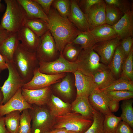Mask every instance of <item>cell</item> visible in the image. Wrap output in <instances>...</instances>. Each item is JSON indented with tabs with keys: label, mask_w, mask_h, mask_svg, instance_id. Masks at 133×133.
Here are the masks:
<instances>
[{
	"label": "cell",
	"mask_w": 133,
	"mask_h": 133,
	"mask_svg": "<svg viewBox=\"0 0 133 133\" xmlns=\"http://www.w3.org/2000/svg\"><path fill=\"white\" fill-rule=\"evenodd\" d=\"M121 121L120 117L112 113L105 116L103 122L104 133H115L119 122Z\"/></svg>",
	"instance_id": "d590c367"
},
{
	"label": "cell",
	"mask_w": 133,
	"mask_h": 133,
	"mask_svg": "<svg viewBox=\"0 0 133 133\" xmlns=\"http://www.w3.org/2000/svg\"><path fill=\"white\" fill-rule=\"evenodd\" d=\"M52 5L60 15L68 18L70 12V0H54Z\"/></svg>",
	"instance_id": "f35d334b"
},
{
	"label": "cell",
	"mask_w": 133,
	"mask_h": 133,
	"mask_svg": "<svg viewBox=\"0 0 133 133\" xmlns=\"http://www.w3.org/2000/svg\"><path fill=\"white\" fill-rule=\"evenodd\" d=\"M71 43L80 47L82 50L92 49L96 43L89 31H80Z\"/></svg>",
	"instance_id": "f1b7e54d"
},
{
	"label": "cell",
	"mask_w": 133,
	"mask_h": 133,
	"mask_svg": "<svg viewBox=\"0 0 133 133\" xmlns=\"http://www.w3.org/2000/svg\"><path fill=\"white\" fill-rule=\"evenodd\" d=\"M24 26L30 29L39 38L49 30L47 22L39 18H27Z\"/></svg>",
	"instance_id": "4316f807"
},
{
	"label": "cell",
	"mask_w": 133,
	"mask_h": 133,
	"mask_svg": "<svg viewBox=\"0 0 133 133\" xmlns=\"http://www.w3.org/2000/svg\"><path fill=\"white\" fill-rule=\"evenodd\" d=\"M4 116H0V133H9L4 123Z\"/></svg>",
	"instance_id": "c3c4849f"
},
{
	"label": "cell",
	"mask_w": 133,
	"mask_h": 133,
	"mask_svg": "<svg viewBox=\"0 0 133 133\" xmlns=\"http://www.w3.org/2000/svg\"><path fill=\"white\" fill-rule=\"evenodd\" d=\"M89 31L96 43L118 37L112 26L106 24L91 28Z\"/></svg>",
	"instance_id": "603a6c76"
},
{
	"label": "cell",
	"mask_w": 133,
	"mask_h": 133,
	"mask_svg": "<svg viewBox=\"0 0 133 133\" xmlns=\"http://www.w3.org/2000/svg\"><path fill=\"white\" fill-rule=\"evenodd\" d=\"M74 76L76 96L88 97L97 88L93 77L86 75L78 69L73 73Z\"/></svg>",
	"instance_id": "5bb4252c"
},
{
	"label": "cell",
	"mask_w": 133,
	"mask_h": 133,
	"mask_svg": "<svg viewBox=\"0 0 133 133\" xmlns=\"http://www.w3.org/2000/svg\"><path fill=\"white\" fill-rule=\"evenodd\" d=\"M119 102L110 99L108 107L111 113L116 112L118 110L119 107Z\"/></svg>",
	"instance_id": "bcb514c9"
},
{
	"label": "cell",
	"mask_w": 133,
	"mask_h": 133,
	"mask_svg": "<svg viewBox=\"0 0 133 133\" xmlns=\"http://www.w3.org/2000/svg\"><path fill=\"white\" fill-rule=\"evenodd\" d=\"M123 15L117 7L112 4H106V24L113 25L119 20Z\"/></svg>",
	"instance_id": "d6a6232c"
},
{
	"label": "cell",
	"mask_w": 133,
	"mask_h": 133,
	"mask_svg": "<svg viewBox=\"0 0 133 133\" xmlns=\"http://www.w3.org/2000/svg\"><path fill=\"white\" fill-rule=\"evenodd\" d=\"M1 71L0 69V73H1Z\"/></svg>",
	"instance_id": "9f6ffc18"
},
{
	"label": "cell",
	"mask_w": 133,
	"mask_h": 133,
	"mask_svg": "<svg viewBox=\"0 0 133 133\" xmlns=\"http://www.w3.org/2000/svg\"><path fill=\"white\" fill-rule=\"evenodd\" d=\"M93 122V119L86 118L74 112H70L55 117L52 129L63 128L68 131L84 133Z\"/></svg>",
	"instance_id": "277c9868"
},
{
	"label": "cell",
	"mask_w": 133,
	"mask_h": 133,
	"mask_svg": "<svg viewBox=\"0 0 133 133\" xmlns=\"http://www.w3.org/2000/svg\"><path fill=\"white\" fill-rule=\"evenodd\" d=\"M7 69V65L4 57L0 53V69L3 70Z\"/></svg>",
	"instance_id": "681fc988"
},
{
	"label": "cell",
	"mask_w": 133,
	"mask_h": 133,
	"mask_svg": "<svg viewBox=\"0 0 133 133\" xmlns=\"http://www.w3.org/2000/svg\"><path fill=\"white\" fill-rule=\"evenodd\" d=\"M8 71V77L3 85L0 87L3 98L1 104H4L26 83L16 69L13 62L7 63Z\"/></svg>",
	"instance_id": "52a82bcc"
},
{
	"label": "cell",
	"mask_w": 133,
	"mask_h": 133,
	"mask_svg": "<svg viewBox=\"0 0 133 133\" xmlns=\"http://www.w3.org/2000/svg\"><path fill=\"white\" fill-rule=\"evenodd\" d=\"M51 131L49 132L45 133H51Z\"/></svg>",
	"instance_id": "11a10c76"
},
{
	"label": "cell",
	"mask_w": 133,
	"mask_h": 133,
	"mask_svg": "<svg viewBox=\"0 0 133 133\" xmlns=\"http://www.w3.org/2000/svg\"><path fill=\"white\" fill-rule=\"evenodd\" d=\"M105 92L110 100L119 102L133 98V92L130 91L112 90Z\"/></svg>",
	"instance_id": "ab89813d"
},
{
	"label": "cell",
	"mask_w": 133,
	"mask_h": 133,
	"mask_svg": "<svg viewBox=\"0 0 133 133\" xmlns=\"http://www.w3.org/2000/svg\"><path fill=\"white\" fill-rule=\"evenodd\" d=\"M133 38L129 37L121 40L120 45L123 51L127 57L133 47Z\"/></svg>",
	"instance_id": "7bdbcfd3"
},
{
	"label": "cell",
	"mask_w": 133,
	"mask_h": 133,
	"mask_svg": "<svg viewBox=\"0 0 133 133\" xmlns=\"http://www.w3.org/2000/svg\"><path fill=\"white\" fill-rule=\"evenodd\" d=\"M120 77L126 78L133 82V47L123 62Z\"/></svg>",
	"instance_id": "e575fe53"
},
{
	"label": "cell",
	"mask_w": 133,
	"mask_h": 133,
	"mask_svg": "<svg viewBox=\"0 0 133 133\" xmlns=\"http://www.w3.org/2000/svg\"><path fill=\"white\" fill-rule=\"evenodd\" d=\"M93 78L97 88L100 90L108 87L116 79L108 68L98 72L93 75Z\"/></svg>",
	"instance_id": "484cf974"
},
{
	"label": "cell",
	"mask_w": 133,
	"mask_h": 133,
	"mask_svg": "<svg viewBox=\"0 0 133 133\" xmlns=\"http://www.w3.org/2000/svg\"><path fill=\"white\" fill-rule=\"evenodd\" d=\"M47 104L51 115L54 117L64 115L71 111V104L53 94L51 95Z\"/></svg>",
	"instance_id": "cb8c5ba5"
},
{
	"label": "cell",
	"mask_w": 133,
	"mask_h": 133,
	"mask_svg": "<svg viewBox=\"0 0 133 133\" xmlns=\"http://www.w3.org/2000/svg\"><path fill=\"white\" fill-rule=\"evenodd\" d=\"M120 44L116 49L113 56L107 65L116 79L120 75L122 65L126 57Z\"/></svg>",
	"instance_id": "d4e9b609"
},
{
	"label": "cell",
	"mask_w": 133,
	"mask_h": 133,
	"mask_svg": "<svg viewBox=\"0 0 133 133\" xmlns=\"http://www.w3.org/2000/svg\"><path fill=\"white\" fill-rule=\"evenodd\" d=\"M31 121L29 109L23 110L20 115L18 133H31Z\"/></svg>",
	"instance_id": "74e56055"
},
{
	"label": "cell",
	"mask_w": 133,
	"mask_h": 133,
	"mask_svg": "<svg viewBox=\"0 0 133 133\" xmlns=\"http://www.w3.org/2000/svg\"><path fill=\"white\" fill-rule=\"evenodd\" d=\"M107 4L113 5L118 8L124 14L133 10V4L128 0H105Z\"/></svg>",
	"instance_id": "60d3db41"
},
{
	"label": "cell",
	"mask_w": 133,
	"mask_h": 133,
	"mask_svg": "<svg viewBox=\"0 0 133 133\" xmlns=\"http://www.w3.org/2000/svg\"><path fill=\"white\" fill-rule=\"evenodd\" d=\"M115 133H133V129L127 123L121 121L118 125Z\"/></svg>",
	"instance_id": "ee69618b"
},
{
	"label": "cell",
	"mask_w": 133,
	"mask_h": 133,
	"mask_svg": "<svg viewBox=\"0 0 133 133\" xmlns=\"http://www.w3.org/2000/svg\"><path fill=\"white\" fill-rule=\"evenodd\" d=\"M38 70L40 72L48 74L73 73L78 69L76 62H70L64 58L62 53L56 59L49 62H39Z\"/></svg>",
	"instance_id": "ba28073f"
},
{
	"label": "cell",
	"mask_w": 133,
	"mask_h": 133,
	"mask_svg": "<svg viewBox=\"0 0 133 133\" xmlns=\"http://www.w3.org/2000/svg\"><path fill=\"white\" fill-rule=\"evenodd\" d=\"M67 133H80L79 132H77L69 131Z\"/></svg>",
	"instance_id": "f5cc1de1"
},
{
	"label": "cell",
	"mask_w": 133,
	"mask_h": 133,
	"mask_svg": "<svg viewBox=\"0 0 133 133\" xmlns=\"http://www.w3.org/2000/svg\"><path fill=\"white\" fill-rule=\"evenodd\" d=\"M69 131L65 128H59L52 130L51 133H67Z\"/></svg>",
	"instance_id": "f907efd6"
},
{
	"label": "cell",
	"mask_w": 133,
	"mask_h": 133,
	"mask_svg": "<svg viewBox=\"0 0 133 133\" xmlns=\"http://www.w3.org/2000/svg\"><path fill=\"white\" fill-rule=\"evenodd\" d=\"M71 110L86 118L93 119L94 109L89 101L88 97L76 96L71 104Z\"/></svg>",
	"instance_id": "7402d4cb"
},
{
	"label": "cell",
	"mask_w": 133,
	"mask_h": 133,
	"mask_svg": "<svg viewBox=\"0 0 133 133\" xmlns=\"http://www.w3.org/2000/svg\"><path fill=\"white\" fill-rule=\"evenodd\" d=\"M22 94L28 103L43 106L47 104L51 94V90L50 86L34 90L22 88Z\"/></svg>",
	"instance_id": "7c38bea8"
},
{
	"label": "cell",
	"mask_w": 133,
	"mask_h": 133,
	"mask_svg": "<svg viewBox=\"0 0 133 133\" xmlns=\"http://www.w3.org/2000/svg\"><path fill=\"white\" fill-rule=\"evenodd\" d=\"M17 33L19 40L23 47L30 52H35L39 44L40 38L25 26L21 28Z\"/></svg>",
	"instance_id": "d6986e66"
},
{
	"label": "cell",
	"mask_w": 133,
	"mask_h": 133,
	"mask_svg": "<svg viewBox=\"0 0 133 133\" xmlns=\"http://www.w3.org/2000/svg\"><path fill=\"white\" fill-rule=\"evenodd\" d=\"M19 42L17 32L12 33L0 45V53L6 63L13 62L14 54Z\"/></svg>",
	"instance_id": "44dd1931"
},
{
	"label": "cell",
	"mask_w": 133,
	"mask_h": 133,
	"mask_svg": "<svg viewBox=\"0 0 133 133\" xmlns=\"http://www.w3.org/2000/svg\"><path fill=\"white\" fill-rule=\"evenodd\" d=\"M32 105L33 109H29L32 122L31 133H45L52 130L55 117L50 110L42 106Z\"/></svg>",
	"instance_id": "8992f818"
},
{
	"label": "cell",
	"mask_w": 133,
	"mask_h": 133,
	"mask_svg": "<svg viewBox=\"0 0 133 133\" xmlns=\"http://www.w3.org/2000/svg\"><path fill=\"white\" fill-rule=\"evenodd\" d=\"M18 111L11 112L4 116V123L9 133H18L21 115Z\"/></svg>",
	"instance_id": "f546056e"
},
{
	"label": "cell",
	"mask_w": 133,
	"mask_h": 133,
	"mask_svg": "<svg viewBox=\"0 0 133 133\" xmlns=\"http://www.w3.org/2000/svg\"><path fill=\"white\" fill-rule=\"evenodd\" d=\"M106 4L104 0L94 5L85 13L87 20L91 28L106 24Z\"/></svg>",
	"instance_id": "ac0fdd59"
},
{
	"label": "cell",
	"mask_w": 133,
	"mask_h": 133,
	"mask_svg": "<svg viewBox=\"0 0 133 133\" xmlns=\"http://www.w3.org/2000/svg\"><path fill=\"white\" fill-rule=\"evenodd\" d=\"M76 62L78 69L92 77L98 72L108 68L107 66L101 62L99 56L92 48L82 50Z\"/></svg>",
	"instance_id": "5b68a950"
},
{
	"label": "cell",
	"mask_w": 133,
	"mask_h": 133,
	"mask_svg": "<svg viewBox=\"0 0 133 133\" xmlns=\"http://www.w3.org/2000/svg\"><path fill=\"white\" fill-rule=\"evenodd\" d=\"M3 98L2 93L0 88V103L1 102Z\"/></svg>",
	"instance_id": "816d5d0a"
},
{
	"label": "cell",
	"mask_w": 133,
	"mask_h": 133,
	"mask_svg": "<svg viewBox=\"0 0 133 133\" xmlns=\"http://www.w3.org/2000/svg\"><path fill=\"white\" fill-rule=\"evenodd\" d=\"M26 13L28 19L39 18L48 22V16L40 5L34 0H17Z\"/></svg>",
	"instance_id": "ffe728a7"
},
{
	"label": "cell",
	"mask_w": 133,
	"mask_h": 133,
	"mask_svg": "<svg viewBox=\"0 0 133 133\" xmlns=\"http://www.w3.org/2000/svg\"><path fill=\"white\" fill-rule=\"evenodd\" d=\"M5 12L0 24V28L11 33L17 32L24 26L27 19L24 10L17 0H4Z\"/></svg>",
	"instance_id": "3957f363"
},
{
	"label": "cell",
	"mask_w": 133,
	"mask_h": 133,
	"mask_svg": "<svg viewBox=\"0 0 133 133\" xmlns=\"http://www.w3.org/2000/svg\"><path fill=\"white\" fill-rule=\"evenodd\" d=\"M121 40L117 37L109 40L96 43L92 49L99 56L100 62L107 66L112 59L116 47Z\"/></svg>",
	"instance_id": "8fae6325"
},
{
	"label": "cell",
	"mask_w": 133,
	"mask_h": 133,
	"mask_svg": "<svg viewBox=\"0 0 133 133\" xmlns=\"http://www.w3.org/2000/svg\"><path fill=\"white\" fill-rule=\"evenodd\" d=\"M133 99L123 100L121 105L122 113L121 115V120L127 123L133 128Z\"/></svg>",
	"instance_id": "1f68e13d"
},
{
	"label": "cell",
	"mask_w": 133,
	"mask_h": 133,
	"mask_svg": "<svg viewBox=\"0 0 133 133\" xmlns=\"http://www.w3.org/2000/svg\"><path fill=\"white\" fill-rule=\"evenodd\" d=\"M22 88H19L6 103L0 104V116H4L14 111H18L21 113L24 110L33 109V105L28 103L23 98Z\"/></svg>",
	"instance_id": "4fadbf2b"
},
{
	"label": "cell",
	"mask_w": 133,
	"mask_h": 133,
	"mask_svg": "<svg viewBox=\"0 0 133 133\" xmlns=\"http://www.w3.org/2000/svg\"><path fill=\"white\" fill-rule=\"evenodd\" d=\"M100 90L105 92L122 90L133 92V82L126 78L120 77L109 86Z\"/></svg>",
	"instance_id": "4dcf8cb0"
},
{
	"label": "cell",
	"mask_w": 133,
	"mask_h": 133,
	"mask_svg": "<svg viewBox=\"0 0 133 133\" xmlns=\"http://www.w3.org/2000/svg\"><path fill=\"white\" fill-rule=\"evenodd\" d=\"M41 6L44 13L47 16L51 9L54 0H34Z\"/></svg>",
	"instance_id": "f6af8a7d"
},
{
	"label": "cell",
	"mask_w": 133,
	"mask_h": 133,
	"mask_svg": "<svg viewBox=\"0 0 133 133\" xmlns=\"http://www.w3.org/2000/svg\"><path fill=\"white\" fill-rule=\"evenodd\" d=\"M67 73L57 74H48L39 71L38 68L34 71L33 77L29 82L25 83L22 88L29 90L42 89L50 86L60 81Z\"/></svg>",
	"instance_id": "30bf717a"
},
{
	"label": "cell",
	"mask_w": 133,
	"mask_h": 133,
	"mask_svg": "<svg viewBox=\"0 0 133 133\" xmlns=\"http://www.w3.org/2000/svg\"><path fill=\"white\" fill-rule=\"evenodd\" d=\"M92 108L104 116L111 114L108 107L110 99L105 92L98 88L95 89L88 97Z\"/></svg>",
	"instance_id": "2e32d148"
},
{
	"label": "cell",
	"mask_w": 133,
	"mask_h": 133,
	"mask_svg": "<svg viewBox=\"0 0 133 133\" xmlns=\"http://www.w3.org/2000/svg\"><path fill=\"white\" fill-rule=\"evenodd\" d=\"M11 34L7 30L0 28V45Z\"/></svg>",
	"instance_id": "7dc6e473"
},
{
	"label": "cell",
	"mask_w": 133,
	"mask_h": 133,
	"mask_svg": "<svg viewBox=\"0 0 133 133\" xmlns=\"http://www.w3.org/2000/svg\"><path fill=\"white\" fill-rule=\"evenodd\" d=\"M57 51L53 37L49 30L40 38L35 51L39 62H49L54 60Z\"/></svg>",
	"instance_id": "9c48e42d"
},
{
	"label": "cell",
	"mask_w": 133,
	"mask_h": 133,
	"mask_svg": "<svg viewBox=\"0 0 133 133\" xmlns=\"http://www.w3.org/2000/svg\"><path fill=\"white\" fill-rule=\"evenodd\" d=\"M47 16L49 30L54 38L57 51L62 53L65 46L71 42L80 31L68 18L61 16L53 8H51Z\"/></svg>",
	"instance_id": "6da1fadb"
},
{
	"label": "cell",
	"mask_w": 133,
	"mask_h": 133,
	"mask_svg": "<svg viewBox=\"0 0 133 133\" xmlns=\"http://www.w3.org/2000/svg\"><path fill=\"white\" fill-rule=\"evenodd\" d=\"M117 36L121 40L133 35V11L124 14L119 20L112 26Z\"/></svg>",
	"instance_id": "e0dca14e"
},
{
	"label": "cell",
	"mask_w": 133,
	"mask_h": 133,
	"mask_svg": "<svg viewBox=\"0 0 133 133\" xmlns=\"http://www.w3.org/2000/svg\"><path fill=\"white\" fill-rule=\"evenodd\" d=\"M104 116L94 109L92 123L84 133H104L103 122Z\"/></svg>",
	"instance_id": "836d02e7"
},
{
	"label": "cell",
	"mask_w": 133,
	"mask_h": 133,
	"mask_svg": "<svg viewBox=\"0 0 133 133\" xmlns=\"http://www.w3.org/2000/svg\"><path fill=\"white\" fill-rule=\"evenodd\" d=\"M72 81L70 76L66 74L60 81L54 84V88L64 97L70 98L72 96L73 92Z\"/></svg>",
	"instance_id": "83f0119b"
},
{
	"label": "cell",
	"mask_w": 133,
	"mask_h": 133,
	"mask_svg": "<svg viewBox=\"0 0 133 133\" xmlns=\"http://www.w3.org/2000/svg\"><path fill=\"white\" fill-rule=\"evenodd\" d=\"M102 0H78V5L85 14L94 5L102 1Z\"/></svg>",
	"instance_id": "b9f144b4"
},
{
	"label": "cell",
	"mask_w": 133,
	"mask_h": 133,
	"mask_svg": "<svg viewBox=\"0 0 133 133\" xmlns=\"http://www.w3.org/2000/svg\"><path fill=\"white\" fill-rule=\"evenodd\" d=\"M70 2V12L67 18L80 31H89L91 28L87 21L85 14L80 8L78 0H71Z\"/></svg>",
	"instance_id": "9a60e30c"
},
{
	"label": "cell",
	"mask_w": 133,
	"mask_h": 133,
	"mask_svg": "<svg viewBox=\"0 0 133 133\" xmlns=\"http://www.w3.org/2000/svg\"><path fill=\"white\" fill-rule=\"evenodd\" d=\"M13 63L18 73L26 83L31 80L34 71L39 66V62L35 52L28 51L20 42L14 54Z\"/></svg>",
	"instance_id": "7a4b0ae2"
},
{
	"label": "cell",
	"mask_w": 133,
	"mask_h": 133,
	"mask_svg": "<svg viewBox=\"0 0 133 133\" xmlns=\"http://www.w3.org/2000/svg\"><path fill=\"white\" fill-rule=\"evenodd\" d=\"M82 50L80 47L71 42L65 46L62 53L63 57L67 60L74 62L76 61Z\"/></svg>",
	"instance_id": "8d00e7d4"
},
{
	"label": "cell",
	"mask_w": 133,
	"mask_h": 133,
	"mask_svg": "<svg viewBox=\"0 0 133 133\" xmlns=\"http://www.w3.org/2000/svg\"><path fill=\"white\" fill-rule=\"evenodd\" d=\"M1 0H0V9H1L2 7V4L1 3Z\"/></svg>",
	"instance_id": "db71d44e"
}]
</instances>
